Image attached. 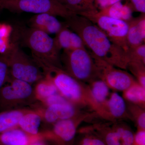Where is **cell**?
I'll list each match as a JSON object with an SVG mask.
<instances>
[{"mask_svg":"<svg viewBox=\"0 0 145 145\" xmlns=\"http://www.w3.org/2000/svg\"><path fill=\"white\" fill-rule=\"evenodd\" d=\"M64 23L80 36L93 56L115 67L127 69L129 60L126 52L88 19L74 14L65 19Z\"/></svg>","mask_w":145,"mask_h":145,"instance_id":"6da1fadb","label":"cell"},{"mask_svg":"<svg viewBox=\"0 0 145 145\" xmlns=\"http://www.w3.org/2000/svg\"><path fill=\"white\" fill-rule=\"evenodd\" d=\"M35 61L45 77L52 81L61 95L79 108L88 109L96 114L100 106L93 99L88 84L73 78L61 68L42 60Z\"/></svg>","mask_w":145,"mask_h":145,"instance_id":"7a4b0ae2","label":"cell"},{"mask_svg":"<svg viewBox=\"0 0 145 145\" xmlns=\"http://www.w3.org/2000/svg\"><path fill=\"white\" fill-rule=\"evenodd\" d=\"M12 33V41L30 49L32 57L63 68L61 50L49 34L20 23L13 25Z\"/></svg>","mask_w":145,"mask_h":145,"instance_id":"3957f363","label":"cell"},{"mask_svg":"<svg viewBox=\"0 0 145 145\" xmlns=\"http://www.w3.org/2000/svg\"><path fill=\"white\" fill-rule=\"evenodd\" d=\"M11 78L32 84L44 78L43 72L32 58L27 56L17 43L11 42L3 52Z\"/></svg>","mask_w":145,"mask_h":145,"instance_id":"277c9868","label":"cell"},{"mask_svg":"<svg viewBox=\"0 0 145 145\" xmlns=\"http://www.w3.org/2000/svg\"><path fill=\"white\" fill-rule=\"evenodd\" d=\"M61 60L63 69L80 82L88 84L98 78L93 57L86 48L64 50Z\"/></svg>","mask_w":145,"mask_h":145,"instance_id":"5b68a950","label":"cell"},{"mask_svg":"<svg viewBox=\"0 0 145 145\" xmlns=\"http://www.w3.org/2000/svg\"><path fill=\"white\" fill-rule=\"evenodd\" d=\"M8 80L9 84L0 90V112L22 108L37 101L31 84L11 77Z\"/></svg>","mask_w":145,"mask_h":145,"instance_id":"8992f818","label":"cell"},{"mask_svg":"<svg viewBox=\"0 0 145 145\" xmlns=\"http://www.w3.org/2000/svg\"><path fill=\"white\" fill-rule=\"evenodd\" d=\"M0 9L17 13H48L65 20L73 14L59 0H0Z\"/></svg>","mask_w":145,"mask_h":145,"instance_id":"52a82bcc","label":"cell"},{"mask_svg":"<svg viewBox=\"0 0 145 145\" xmlns=\"http://www.w3.org/2000/svg\"><path fill=\"white\" fill-rule=\"evenodd\" d=\"M93 113L84 112L72 119L61 120L52 125L51 129L39 134L40 140H45L52 145H73L78 127Z\"/></svg>","mask_w":145,"mask_h":145,"instance_id":"ba28073f","label":"cell"},{"mask_svg":"<svg viewBox=\"0 0 145 145\" xmlns=\"http://www.w3.org/2000/svg\"><path fill=\"white\" fill-rule=\"evenodd\" d=\"M97 25L113 42L127 53L129 50L127 41L129 24L122 20L114 19L99 13L98 10L79 13Z\"/></svg>","mask_w":145,"mask_h":145,"instance_id":"9c48e42d","label":"cell"},{"mask_svg":"<svg viewBox=\"0 0 145 145\" xmlns=\"http://www.w3.org/2000/svg\"><path fill=\"white\" fill-rule=\"evenodd\" d=\"M91 54L96 65L98 78L104 81L110 89L123 92L137 82L135 78L125 70Z\"/></svg>","mask_w":145,"mask_h":145,"instance_id":"30bf717a","label":"cell"},{"mask_svg":"<svg viewBox=\"0 0 145 145\" xmlns=\"http://www.w3.org/2000/svg\"><path fill=\"white\" fill-rule=\"evenodd\" d=\"M96 116L112 123L120 121L122 119H130L125 101L117 91H114L110 93L107 101L100 106L95 114Z\"/></svg>","mask_w":145,"mask_h":145,"instance_id":"8fae6325","label":"cell"},{"mask_svg":"<svg viewBox=\"0 0 145 145\" xmlns=\"http://www.w3.org/2000/svg\"><path fill=\"white\" fill-rule=\"evenodd\" d=\"M41 112L42 119L52 125L58 121L76 117L83 112L67 101L46 106L44 110Z\"/></svg>","mask_w":145,"mask_h":145,"instance_id":"7c38bea8","label":"cell"},{"mask_svg":"<svg viewBox=\"0 0 145 145\" xmlns=\"http://www.w3.org/2000/svg\"><path fill=\"white\" fill-rule=\"evenodd\" d=\"M27 25L43 31L47 34H57L64 26L56 16L48 13L36 14L29 20Z\"/></svg>","mask_w":145,"mask_h":145,"instance_id":"4fadbf2b","label":"cell"},{"mask_svg":"<svg viewBox=\"0 0 145 145\" xmlns=\"http://www.w3.org/2000/svg\"><path fill=\"white\" fill-rule=\"evenodd\" d=\"M129 29L127 41L129 50L144 44L145 40V14L128 22Z\"/></svg>","mask_w":145,"mask_h":145,"instance_id":"5bb4252c","label":"cell"},{"mask_svg":"<svg viewBox=\"0 0 145 145\" xmlns=\"http://www.w3.org/2000/svg\"><path fill=\"white\" fill-rule=\"evenodd\" d=\"M96 123L80 131L90 132L96 134L101 138L106 145H122L120 138L112 127L111 122Z\"/></svg>","mask_w":145,"mask_h":145,"instance_id":"9a60e30c","label":"cell"},{"mask_svg":"<svg viewBox=\"0 0 145 145\" xmlns=\"http://www.w3.org/2000/svg\"><path fill=\"white\" fill-rule=\"evenodd\" d=\"M38 140L39 135L30 136L18 127L0 134V145H30Z\"/></svg>","mask_w":145,"mask_h":145,"instance_id":"2e32d148","label":"cell"},{"mask_svg":"<svg viewBox=\"0 0 145 145\" xmlns=\"http://www.w3.org/2000/svg\"><path fill=\"white\" fill-rule=\"evenodd\" d=\"M42 120L41 110L29 109L21 118L18 127L30 136H37Z\"/></svg>","mask_w":145,"mask_h":145,"instance_id":"e0dca14e","label":"cell"},{"mask_svg":"<svg viewBox=\"0 0 145 145\" xmlns=\"http://www.w3.org/2000/svg\"><path fill=\"white\" fill-rule=\"evenodd\" d=\"M133 10L129 3L123 4L122 1H120L98 11L102 15L127 22L133 19Z\"/></svg>","mask_w":145,"mask_h":145,"instance_id":"ac0fdd59","label":"cell"},{"mask_svg":"<svg viewBox=\"0 0 145 145\" xmlns=\"http://www.w3.org/2000/svg\"><path fill=\"white\" fill-rule=\"evenodd\" d=\"M28 110L20 108L0 112V134L18 127L21 118Z\"/></svg>","mask_w":145,"mask_h":145,"instance_id":"d6986e66","label":"cell"},{"mask_svg":"<svg viewBox=\"0 0 145 145\" xmlns=\"http://www.w3.org/2000/svg\"><path fill=\"white\" fill-rule=\"evenodd\" d=\"M88 85L93 99L100 106L108 99L110 94V89L104 81L99 78L91 81Z\"/></svg>","mask_w":145,"mask_h":145,"instance_id":"ffe728a7","label":"cell"},{"mask_svg":"<svg viewBox=\"0 0 145 145\" xmlns=\"http://www.w3.org/2000/svg\"><path fill=\"white\" fill-rule=\"evenodd\" d=\"M123 96L127 103L145 108V88L137 82L123 92Z\"/></svg>","mask_w":145,"mask_h":145,"instance_id":"44dd1931","label":"cell"},{"mask_svg":"<svg viewBox=\"0 0 145 145\" xmlns=\"http://www.w3.org/2000/svg\"><path fill=\"white\" fill-rule=\"evenodd\" d=\"M68 10L74 14L98 10L93 0H59Z\"/></svg>","mask_w":145,"mask_h":145,"instance_id":"7402d4cb","label":"cell"},{"mask_svg":"<svg viewBox=\"0 0 145 145\" xmlns=\"http://www.w3.org/2000/svg\"><path fill=\"white\" fill-rule=\"evenodd\" d=\"M34 89L36 100L42 103L48 97L59 93L54 84L46 77L37 82Z\"/></svg>","mask_w":145,"mask_h":145,"instance_id":"603a6c76","label":"cell"},{"mask_svg":"<svg viewBox=\"0 0 145 145\" xmlns=\"http://www.w3.org/2000/svg\"><path fill=\"white\" fill-rule=\"evenodd\" d=\"M112 127L118 135L122 145H132L135 133L129 126L121 122L111 123Z\"/></svg>","mask_w":145,"mask_h":145,"instance_id":"cb8c5ba5","label":"cell"},{"mask_svg":"<svg viewBox=\"0 0 145 145\" xmlns=\"http://www.w3.org/2000/svg\"><path fill=\"white\" fill-rule=\"evenodd\" d=\"M126 104L130 119L135 123L137 130H145V108L130 103Z\"/></svg>","mask_w":145,"mask_h":145,"instance_id":"d4e9b609","label":"cell"},{"mask_svg":"<svg viewBox=\"0 0 145 145\" xmlns=\"http://www.w3.org/2000/svg\"><path fill=\"white\" fill-rule=\"evenodd\" d=\"M71 31L65 24L64 26L56 34V37L54 38V40L60 50H70V36Z\"/></svg>","mask_w":145,"mask_h":145,"instance_id":"484cf974","label":"cell"},{"mask_svg":"<svg viewBox=\"0 0 145 145\" xmlns=\"http://www.w3.org/2000/svg\"><path fill=\"white\" fill-rule=\"evenodd\" d=\"M145 65L142 63L129 62L127 68L135 76L137 83L144 88H145Z\"/></svg>","mask_w":145,"mask_h":145,"instance_id":"4316f807","label":"cell"},{"mask_svg":"<svg viewBox=\"0 0 145 145\" xmlns=\"http://www.w3.org/2000/svg\"><path fill=\"white\" fill-rule=\"evenodd\" d=\"M9 67L7 59L4 53L0 55V90L8 80Z\"/></svg>","mask_w":145,"mask_h":145,"instance_id":"83f0119b","label":"cell"},{"mask_svg":"<svg viewBox=\"0 0 145 145\" xmlns=\"http://www.w3.org/2000/svg\"><path fill=\"white\" fill-rule=\"evenodd\" d=\"M70 50L85 49L86 46L82 39L79 35L71 31L70 36Z\"/></svg>","mask_w":145,"mask_h":145,"instance_id":"f1b7e54d","label":"cell"},{"mask_svg":"<svg viewBox=\"0 0 145 145\" xmlns=\"http://www.w3.org/2000/svg\"><path fill=\"white\" fill-rule=\"evenodd\" d=\"M133 10L145 13V0H128Z\"/></svg>","mask_w":145,"mask_h":145,"instance_id":"f546056e","label":"cell"},{"mask_svg":"<svg viewBox=\"0 0 145 145\" xmlns=\"http://www.w3.org/2000/svg\"><path fill=\"white\" fill-rule=\"evenodd\" d=\"M98 10L106 8L117 2L124 0H93Z\"/></svg>","mask_w":145,"mask_h":145,"instance_id":"4dcf8cb0","label":"cell"},{"mask_svg":"<svg viewBox=\"0 0 145 145\" xmlns=\"http://www.w3.org/2000/svg\"><path fill=\"white\" fill-rule=\"evenodd\" d=\"M132 145H145V130H137Z\"/></svg>","mask_w":145,"mask_h":145,"instance_id":"1f68e13d","label":"cell"},{"mask_svg":"<svg viewBox=\"0 0 145 145\" xmlns=\"http://www.w3.org/2000/svg\"><path fill=\"white\" fill-rule=\"evenodd\" d=\"M79 132L88 133L90 139V145H106L103 140L92 133L84 131H79Z\"/></svg>","mask_w":145,"mask_h":145,"instance_id":"d6a6232c","label":"cell"},{"mask_svg":"<svg viewBox=\"0 0 145 145\" xmlns=\"http://www.w3.org/2000/svg\"><path fill=\"white\" fill-rule=\"evenodd\" d=\"M82 134V139L80 140L78 145H90L89 135L87 133L80 132Z\"/></svg>","mask_w":145,"mask_h":145,"instance_id":"836d02e7","label":"cell"},{"mask_svg":"<svg viewBox=\"0 0 145 145\" xmlns=\"http://www.w3.org/2000/svg\"><path fill=\"white\" fill-rule=\"evenodd\" d=\"M1 9H0V13H1Z\"/></svg>","mask_w":145,"mask_h":145,"instance_id":"e575fe53","label":"cell"}]
</instances>
